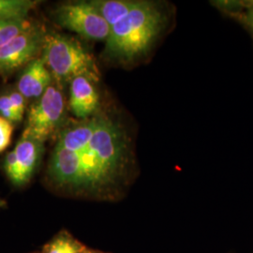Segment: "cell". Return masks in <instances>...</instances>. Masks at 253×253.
Listing matches in <instances>:
<instances>
[{
	"label": "cell",
	"mask_w": 253,
	"mask_h": 253,
	"mask_svg": "<svg viewBox=\"0 0 253 253\" xmlns=\"http://www.w3.org/2000/svg\"><path fill=\"white\" fill-rule=\"evenodd\" d=\"M133 164L124 126L98 112L86 119L65 122L57 133L48 172L60 189L108 199L128 184Z\"/></svg>",
	"instance_id": "cell-1"
},
{
	"label": "cell",
	"mask_w": 253,
	"mask_h": 253,
	"mask_svg": "<svg viewBox=\"0 0 253 253\" xmlns=\"http://www.w3.org/2000/svg\"><path fill=\"white\" fill-rule=\"evenodd\" d=\"M91 2L110 27L104 56L111 61L129 65L145 56L164 27V13L151 1Z\"/></svg>",
	"instance_id": "cell-2"
},
{
	"label": "cell",
	"mask_w": 253,
	"mask_h": 253,
	"mask_svg": "<svg viewBox=\"0 0 253 253\" xmlns=\"http://www.w3.org/2000/svg\"><path fill=\"white\" fill-rule=\"evenodd\" d=\"M42 52V59L56 84L71 83L77 77L100 81V70L94 56L77 40L59 33H47Z\"/></svg>",
	"instance_id": "cell-3"
},
{
	"label": "cell",
	"mask_w": 253,
	"mask_h": 253,
	"mask_svg": "<svg viewBox=\"0 0 253 253\" xmlns=\"http://www.w3.org/2000/svg\"><path fill=\"white\" fill-rule=\"evenodd\" d=\"M66 102L61 87L54 82L27 112L23 136L44 144L50 136L58 133L65 122Z\"/></svg>",
	"instance_id": "cell-4"
},
{
	"label": "cell",
	"mask_w": 253,
	"mask_h": 253,
	"mask_svg": "<svg viewBox=\"0 0 253 253\" xmlns=\"http://www.w3.org/2000/svg\"><path fill=\"white\" fill-rule=\"evenodd\" d=\"M54 17L61 27L90 41H105L110 27L92 2H68L55 9Z\"/></svg>",
	"instance_id": "cell-5"
},
{
	"label": "cell",
	"mask_w": 253,
	"mask_h": 253,
	"mask_svg": "<svg viewBox=\"0 0 253 253\" xmlns=\"http://www.w3.org/2000/svg\"><path fill=\"white\" fill-rule=\"evenodd\" d=\"M44 33L31 27L0 48V75L7 76L34 60L42 50Z\"/></svg>",
	"instance_id": "cell-6"
},
{
	"label": "cell",
	"mask_w": 253,
	"mask_h": 253,
	"mask_svg": "<svg viewBox=\"0 0 253 253\" xmlns=\"http://www.w3.org/2000/svg\"><path fill=\"white\" fill-rule=\"evenodd\" d=\"M94 82L77 77L70 83V109L77 119H86L98 113L99 94Z\"/></svg>",
	"instance_id": "cell-7"
},
{
	"label": "cell",
	"mask_w": 253,
	"mask_h": 253,
	"mask_svg": "<svg viewBox=\"0 0 253 253\" xmlns=\"http://www.w3.org/2000/svg\"><path fill=\"white\" fill-rule=\"evenodd\" d=\"M53 76L46 67L42 57L35 58L27 64L17 83V91L27 100L39 99L53 84Z\"/></svg>",
	"instance_id": "cell-8"
},
{
	"label": "cell",
	"mask_w": 253,
	"mask_h": 253,
	"mask_svg": "<svg viewBox=\"0 0 253 253\" xmlns=\"http://www.w3.org/2000/svg\"><path fill=\"white\" fill-rule=\"evenodd\" d=\"M16 159L17 173L14 185L23 186L32 177L43 151V144L30 137L21 136L13 149Z\"/></svg>",
	"instance_id": "cell-9"
},
{
	"label": "cell",
	"mask_w": 253,
	"mask_h": 253,
	"mask_svg": "<svg viewBox=\"0 0 253 253\" xmlns=\"http://www.w3.org/2000/svg\"><path fill=\"white\" fill-rule=\"evenodd\" d=\"M218 4L223 8V11L246 27L253 38V0L227 1L218 2Z\"/></svg>",
	"instance_id": "cell-10"
},
{
	"label": "cell",
	"mask_w": 253,
	"mask_h": 253,
	"mask_svg": "<svg viewBox=\"0 0 253 253\" xmlns=\"http://www.w3.org/2000/svg\"><path fill=\"white\" fill-rule=\"evenodd\" d=\"M86 248L73 238L72 235L63 233L55 236L46 245L43 253H84Z\"/></svg>",
	"instance_id": "cell-11"
},
{
	"label": "cell",
	"mask_w": 253,
	"mask_h": 253,
	"mask_svg": "<svg viewBox=\"0 0 253 253\" xmlns=\"http://www.w3.org/2000/svg\"><path fill=\"white\" fill-rule=\"evenodd\" d=\"M37 4L32 0H0V19L27 18Z\"/></svg>",
	"instance_id": "cell-12"
},
{
	"label": "cell",
	"mask_w": 253,
	"mask_h": 253,
	"mask_svg": "<svg viewBox=\"0 0 253 253\" xmlns=\"http://www.w3.org/2000/svg\"><path fill=\"white\" fill-rule=\"evenodd\" d=\"M31 27L27 18L0 19V48Z\"/></svg>",
	"instance_id": "cell-13"
},
{
	"label": "cell",
	"mask_w": 253,
	"mask_h": 253,
	"mask_svg": "<svg viewBox=\"0 0 253 253\" xmlns=\"http://www.w3.org/2000/svg\"><path fill=\"white\" fill-rule=\"evenodd\" d=\"M13 132L12 123L0 117V152L4 151L7 146H9L11 141V136Z\"/></svg>",
	"instance_id": "cell-14"
},
{
	"label": "cell",
	"mask_w": 253,
	"mask_h": 253,
	"mask_svg": "<svg viewBox=\"0 0 253 253\" xmlns=\"http://www.w3.org/2000/svg\"><path fill=\"white\" fill-rule=\"evenodd\" d=\"M9 100L11 102L12 108L14 110V113L16 114V117L18 118L19 121H21L27 108V99L21 94L18 91H11L8 94Z\"/></svg>",
	"instance_id": "cell-15"
},
{
	"label": "cell",
	"mask_w": 253,
	"mask_h": 253,
	"mask_svg": "<svg viewBox=\"0 0 253 253\" xmlns=\"http://www.w3.org/2000/svg\"><path fill=\"white\" fill-rule=\"evenodd\" d=\"M0 117L9 120L11 123L19 122L16 114L14 113V110L12 108L8 94L0 96Z\"/></svg>",
	"instance_id": "cell-16"
},
{
	"label": "cell",
	"mask_w": 253,
	"mask_h": 253,
	"mask_svg": "<svg viewBox=\"0 0 253 253\" xmlns=\"http://www.w3.org/2000/svg\"><path fill=\"white\" fill-rule=\"evenodd\" d=\"M5 206H6V203L0 198V208H3V207H5Z\"/></svg>",
	"instance_id": "cell-17"
},
{
	"label": "cell",
	"mask_w": 253,
	"mask_h": 253,
	"mask_svg": "<svg viewBox=\"0 0 253 253\" xmlns=\"http://www.w3.org/2000/svg\"><path fill=\"white\" fill-rule=\"evenodd\" d=\"M84 253H100V252H94V251H88V250H86V252Z\"/></svg>",
	"instance_id": "cell-18"
}]
</instances>
